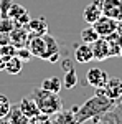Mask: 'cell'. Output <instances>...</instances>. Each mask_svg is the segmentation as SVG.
Returning <instances> with one entry per match:
<instances>
[{"label":"cell","instance_id":"cell-32","mask_svg":"<svg viewBox=\"0 0 122 124\" xmlns=\"http://www.w3.org/2000/svg\"><path fill=\"white\" fill-rule=\"evenodd\" d=\"M0 124H12V123H10L7 117H3V119H0Z\"/></svg>","mask_w":122,"mask_h":124},{"label":"cell","instance_id":"cell-6","mask_svg":"<svg viewBox=\"0 0 122 124\" xmlns=\"http://www.w3.org/2000/svg\"><path fill=\"white\" fill-rule=\"evenodd\" d=\"M91 48H93V55L94 60L97 61H104L109 56H112V51H111V45H109V40L106 37H99V38L91 43Z\"/></svg>","mask_w":122,"mask_h":124},{"label":"cell","instance_id":"cell-18","mask_svg":"<svg viewBox=\"0 0 122 124\" xmlns=\"http://www.w3.org/2000/svg\"><path fill=\"white\" fill-rule=\"evenodd\" d=\"M22 70H23V61H22L17 55L8 58V60L5 61V71L10 73V75H20Z\"/></svg>","mask_w":122,"mask_h":124},{"label":"cell","instance_id":"cell-27","mask_svg":"<svg viewBox=\"0 0 122 124\" xmlns=\"http://www.w3.org/2000/svg\"><path fill=\"white\" fill-rule=\"evenodd\" d=\"M13 0H0V17H7Z\"/></svg>","mask_w":122,"mask_h":124},{"label":"cell","instance_id":"cell-25","mask_svg":"<svg viewBox=\"0 0 122 124\" xmlns=\"http://www.w3.org/2000/svg\"><path fill=\"white\" fill-rule=\"evenodd\" d=\"M10 106H12L10 104V99L5 94L0 93V119L7 117V114H8V111H10Z\"/></svg>","mask_w":122,"mask_h":124},{"label":"cell","instance_id":"cell-20","mask_svg":"<svg viewBox=\"0 0 122 124\" xmlns=\"http://www.w3.org/2000/svg\"><path fill=\"white\" fill-rule=\"evenodd\" d=\"M76 85H78V75H76V70H74V68H71V70L65 71L63 88H66V89H73Z\"/></svg>","mask_w":122,"mask_h":124},{"label":"cell","instance_id":"cell-30","mask_svg":"<svg viewBox=\"0 0 122 124\" xmlns=\"http://www.w3.org/2000/svg\"><path fill=\"white\" fill-rule=\"evenodd\" d=\"M5 70V58L0 55V71H3Z\"/></svg>","mask_w":122,"mask_h":124},{"label":"cell","instance_id":"cell-3","mask_svg":"<svg viewBox=\"0 0 122 124\" xmlns=\"http://www.w3.org/2000/svg\"><path fill=\"white\" fill-rule=\"evenodd\" d=\"M30 96L36 101L40 111L45 113V114L53 116L63 109V101L59 98V93H53V91L43 89L41 86H35L31 89Z\"/></svg>","mask_w":122,"mask_h":124},{"label":"cell","instance_id":"cell-2","mask_svg":"<svg viewBox=\"0 0 122 124\" xmlns=\"http://www.w3.org/2000/svg\"><path fill=\"white\" fill-rule=\"evenodd\" d=\"M27 48L30 50L31 56L46 60L50 63H58L59 60V43L51 35H33L28 31V41Z\"/></svg>","mask_w":122,"mask_h":124},{"label":"cell","instance_id":"cell-12","mask_svg":"<svg viewBox=\"0 0 122 124\" xmlns=\"http://www.w3.org/2000/svg\"><path fill=\"white\" fill-rule=\"evenodd\" d=\"M102 13L121 22L122 20V0H102Z\"/></svg>","mask_w":122,"mask_h":124},{"label":"cell","instance_id":"cell-24","mask_svg":"<svg viewBox=\"0 0 122 124\" xmlns=\"http://www.w3.org/2000/svg\"><path fill=\"white\" fill-rule=\"evenodd\" d=\"M28 124H53V119L50 114H45V113H38L36 116L30 117Z\"/></svg>","mask_w":122,"mask_h":124},{"label":"cell","instance_id":"cell-13","mask_svg":"<svg viewBox=\"0 0 122 124\" xmlns=\"http://www.w3.org/2000/svg\"><path fill=\"white\" fill-rule=\"evenodd\" d=\"M18 108H20V111L27 116L28 119H30V117H33V116H36L38 113H41L40 108H38V104H36V101H35L31 96H25V98H22V101L18 103Z\"/></svg>","mask_w":122,"mask_h":124},{"label":"cell","instance_id":"cell-9","mask_svg":"<svg viewBox=\"0 0 122 124\" xmlns=\"http://www.w3.org/2000/svg\"><path fill=\"white\" fill-rule=\"evenodd\" d=\"M101 124H122V98L117 99L114 106L99 117Z\"/></svg>","mask_w":122,"mask_h":124},{"label":"cell","instance_id":"cell-17","mask_svg":"<svg viewBox=\"0 0 122 124\" xmlns=\"http://www.w3.org/2000/svg\"><path fill=\"white\" fill-rule=\"evenodd\" d=\"M7 119H8L12 124H28V121H30L28 117L20 111L18 104L10 106V111H8V114H7Z\"/></svg>","mask_w":122,"mask_h":124},{"label":"cell","instance_id":"cell-8","mask_svg":"<svg viewBox=\"0 0 122 124\" xmlns=\"http://www.w3.org/2000/svg\"><path fill=\"white\" fill-rule=\"evenodd\" d=\"M109 79L107 71H104L101 68H89L87 73H86V83L91 86V88H102Z\"/></svg>","mask_w":122,"mask_h":124},{"label":"cell","instance_id":"cell-26","mask_svg":"<svg viewBox=\"0 0 122 124\" xmlns=\"http://www.w3.org/2000/svg\"><path fill=\"white\" fill-rule=\"evenodd\" d=\"M17 56L23 63H27V61H30V58H31V53H30V50L27 46H20V48H17Z\"/></svg>","mask_w":122,"mask_h":124},{"label":"cell","instance_id":"cell-29","mask_svg":"<svg viewBox=\"0 0 122 124\" xmlns=\"http://www.w3.org/2000/svg\"><path fill=\"white\" fill-rule=\"evenodd\" d=\"M8 35H3V33H0V46L2 45H5V43H8Z\"/></svg>","mask_w":122,"mask_h":124},{"label":"cell","instance_id":"cell-22","mask_svg":"<svg viewBox=\"0 0 122 124\" xmlns=\"http://www.w3.org/2000/svg\"><path fill=\"white\" fill-rule=\"evenodd\" d=\"M15 28V22L8 17H0V33L8 35L12 30Z\"/></svg>","mask_w":122,"mask_h":124},{"label":"cell","instance_id":"cell-33","mask_svg":"<svg viewBox=\"0 0 122 124\" xmlns=\"http://www.w3.org/2000/svg\"><path fill=\"white\" fill-rule=\"evenodd\" d=\"M119 55H121V56H122V46H121V51H119Z\"/></svg>","mask_w":122,"mask_h":124},{"label":"cell","instance_id":"cell-7","mask_svg":"<svg viewBox=\"0 0 122 124\" xmlns=\"http://www.w3.org/2000/svg\"><path fill=\"white\" fill-rule=\"evenodd\" d=\"M102 0H93L91 3L86 5V8L83 10V18L86 20V23L94 25L97 20L102 17Z\"/></svg>","mask_w":122,"mask_h":124},{"label":"cell","instance_id":"cell-19","mask_svg":"<svg viewBox=\"0 0 122 124\" xmlns=\"http://www.w3.org/2000/svg\"><path fill=\"white\" fill-rule=\"evenodd\" d=\"M41 88H43V89H48V91H53V93H59V89L63 88V81L58 76L45 78V79L41 81Z\"/></svg>","mask_w":122,"mask_h":124},{"label":"cell","instance_id":"cell-21","mask_svg":"<svg viewBox=\"0 0 122 124\" xmlns=\"http://www.w3.org/2000/svg\"><path fill=\"white\" fill-rule=\"evenodd\" d=\"M99 38V33L94 30L93 25H89V27H86L83 31H81V40H83V43H93V41H96V40Z\"/></svg>","mask_w":122,"mask_h":124},{"label":"cell","instance_id":"cell-23","mask_svg":"<svg viewBox=\"0 0 122 124\" xmlns=\"http://www.w3.org/2000/svg\"><path fill=\"white\" fill-rule=\"evenodd\" d=\"M0 55L5 58V61L8 60V58H12V56H15L17 55V46L13 45V43H5V45H2L0 46Z\"/></svg>","mask_w":122,"mask_h":124},{"label":"cell","instance_id":"cell-31","mask_svg":"<svg viewBox=\"0 0 122 124\" xmlns=\"http://www.w3.org/2000/svg\"><path fill=\"white\" fill-rule=\"evenodd\" d=\"M117 31H119V35L122 37V20L119 22V27H117Z\"/></svg>","mask_w":122,"mask_h":124},{"label":"cell","instance_id":"cell-4","mask_svg":"<svg viewBox=\"0 0 122 124\" xmlns=\"http://www.w3.org/2000/svg\"><path fill=\"white\" fill-rule=\"evenodd\" d=\"M96 94L101 96H107L114 101L121 99L122 98V79L121 78H111L107 79V83L102 88H96Z\"/></svg>","mask_w":122,"mask_h":124},{"label":"cell","instance_id":"cell-14","mask_svg":"<svg viewBox=\"0 0 122 124\" xmlns=\"http://www.w3.org/2000/svg\"><path fill=\"white\" fill-rule=\"evenodd\" d=\"M74 60L78 63H89L94 60V55H93V48L89 43H81V45H76L74 48Z\"/></svg>","mask_w":122,"mask_h":124},{"label":"cell","instance_id":"cell-10","mask_svg":"<svg viewBox=\"0 0 122 124\" xmlns=\"http://www.w3.org/2000/svg\"><path fill=\"white\" fill-rule=\"evenodd\" d=\"M7 17L12 18L15 22V25H18V27H28L30 15H28V12H27V8H23L20 3H15V2L12 3Z\"/></svg>","mask_w":122,"mask_h":124},{"label":"cell","instance_id":"cell-11","mask_svg":"<svg viewBox=\"0 0 122 124\" xmlns=\"http://www.w3.org/2000/svg\"><path fill=\"white\" fill-rule=\"evenodd\" d=\"M8 40H10V43H13L17 48L27 46V41H28V27H18V25H15V28L8 33Z\"/></svg>","mask_w":122,"mask_h":124},{"label":"cell","instance_id":"cell-1","mask_svg":"<svg viewBox=\"0 0 122 124\" xmlns=\"http://www.w3.org/2000/svg\"><path fill=\"white\" fill-rule=\"evenodd\" d=\"M114 99L107 98V96H101L94 93L91 98H87L83 104H76L71 108V111L76 114L78 121L81 124H84L86 121H94L99 123V117L107 113L111 108L114 106Z\"/></svg>","mask_w":122,"mask_h":124},{"label":"cell","instance_id":"cell-5","mask_svg":"<svg viewBox=\"0 0 122 124\" xmlns=\"http://www.w3.org/2000/svg\"><path fill=\"white\" fill-rule=\"evenodd\" d=\"M93 27H94V30L99 33V37H109V35H112L114 31H117L119 20L112 18V17H107V15H102Z\"/></svg>","mask_w":122,"mask_h":124},{"label":"cell","instance_id":"cell-28","mask_svg":"<svg viewBox=\"0 0 122 124\" xmlns=\"http://www.w3.org/2000/svg\"><path fill=\"white\" fill-rule=\"evenodd\" d=\"M61 68H63L65 71L71 70V68H73V63H71V60H69V58H65V60H63V63H61Z\"/></svg>","mask_w":122,"mask_h":124},{"label":"cell","instance_id":"cell-16","mask_svg":"<svg viewBox=\"0 0 122 124\" xmlns=\"http://www.w3.org/2000/svg\"><path fill=\"white\" fill-rule=\"evenodd\" d=\"M28 31L33 33V35H45V33H48V22H46V18H43V17L30 18Z\"/></svg>","mask_w":122,"mask_h":124},{"label":"cell","instance_id":"cell-15","mask_svg":"<svg viewBox=\"0 0 122 124\" xmlns=\"http://www.w3.org/2000/svg\"><path fill=\"white\" fill-rule=\"evenodd\" d=\"M51 119H53V124H81L71 109H61L59 113L51 116Z\"/></svg>","mask_w":122,"mask_h":124}]
</instances>
